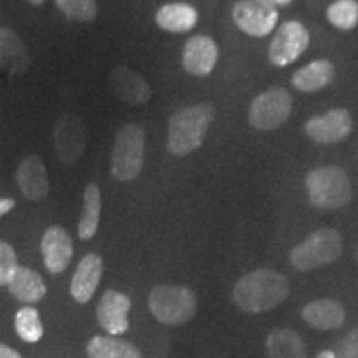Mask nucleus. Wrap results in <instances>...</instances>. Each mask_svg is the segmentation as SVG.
I'll return each mask as SVG.
<instances>
[{
    "instance_id": "nucleus-25",
    "label": "nucleus",
    "mask_w": 358,
    "mask_h": 358,
    "mask_svg": "<svg viewBox=\"0 0 358 358\" xmlns=\"http://www.w3.org/2000/svg\"><path fill=\"white\" fill-rule=\"evenodd\" d=\"M88 358H143L140 348L134 343L118 337L96 335L87 343Z\"/></svg>"
},
{
    "instance_id": "nucleus-7",
    "label": "nucleus",
    "mask_w": 358,
    "mask_h": 358,
    "mask_svg": "<svg viewBox=\"0 0 358 358\" xmlns=\"http://www.w3.org/2000/svg\"><path fill=\"white\" fill-rule=\"evenodd\" d=\"M292 111V96L284 88H271L254 98L249 106V123L262 131L279 128Z\"/></svg>"
},
{
    "instance_id": "nucleus-1",
    "label": "nucleus",
    "mask_w": 358,
    "mask_h": 358,
    "mask_svg": "<svg viewBox=\"0 0 358 358\" xmlns=\"http://www.w3.org/2000/svg\"><path fill=\"white\" fill-rule=\"evenodd\" d=\"M287 277L274 268H257L236 282L232 299L245 313H262L280 306L289 297Z\"/></svg>"
},
{
    "instance_id": "nucleus-24",
    "label": "nucleus",
    "mask_w": 358,
    "mask_h": 358,
    "mask_svg": "<svg viewBox=\"0 0 358 358\" xmlns=\"http://www.w3.org/2000/svg\"><path fill=\"white\" fill-rule=\"evenodd\" d=\"M101 213V192L95 182H88L83 191V208L78 222V237L82 241L92 239L96 234Z\"/></svg>"
},
{
    "instance_id": "nucleus-5",
    "label": "nucleus",
    "mask_w": 358,
    "mask_h": 358,
    "mask_svg": "<svg viewBox=\"0 0 358 358\" xmlns=\"http://www.w3.org/2000/svg\"><path fill=\"white\" fill-rule=\"evenodd\" d=\"M145 163V131L140 124L128 123L118 129L111 153V176L116 181H133Z\"/></svg>"
},
{
    "instance_id": "nucleus-33",
    "label": "nucleus",
    "mask_w": 358,
    "mask_h": 358,
    "mask_svg": "<svg viewBox=\"0 0 358 358\" xmlns=\"http://www.w3.org/2000/svg\"><path fill=\"white\" fill-rule=\"evenodd\" d=\"M317 358H337V357H335V353L332 350H324L317 355Z\"/></svg>"
},
{
    "instance_id": "nucleus-16",
    "label": "nucleus",
    "mask_w": 358,
    "mask_h": 358,
    "mask_svg": "<svg viewBox=\"0 0 358 358\" xmlns=\"http://www.w3.org/2000/svg\"><path fill=\"white\" fill-rule=\"evenodd\" d=\"M108 82L115 95L128 105H143L151 98V88L146 80L127 65L115 66Z\"/></svg>"
},
{
    "instance_id": "nucleus-8",
    "label": "nucleus",
    "mask_w": 358,
    "mask_h": 358,
    "mask_svg": "<svg viewBox=\"0 0 358 358\" xmlns=\"http://www.w3.org/2000/svg\"><path fill=\"white\" fill-rule=\"evenodd\" d=\"M232 20L244 34L261 38L275 29L279 12L264 0H239L232 7Z\"/></svg>"
},
{
    "instance_id": "nucleus-26",
    "label": "nucleus",
    "mask_w": 358,
    "mask_h": 358,
    "mask_svg": "<svg viewBox=\"0 0 358 358\" xmlns=\"http://www.w3.org/2000/svg\"><path fill=\"white\" fill-rule=\"evenodd\" d=\"M15 332L25 343H37L43 337L40 313L32 306H24L15 313Z\"/></svg>"
},
{
    "instance_id": "nucleus-19",
    "label": "nucleus",
    "mask_w": 358,
    "mask_h": 358,
    "mask_svg": "<svg viewBox=\"0 0 358 358\" xmlns=\"http://www.w3.org/2000/svg\"><path fill=\"white\" fill-rule=\"evenodd\" d=\"M30 57L25 43L13 30L0 27V69L13 75L29 70Z\"/></svg>"
},
{
    "instance_id": "nucleus-23",
    "label": "nucleus",
    "mask_w": 358,
    "mask_h": 358,
    "mask_svg": "<svg viewBox=\"0 0 358 358\" xmlns=\"http://www.w3.org/2000/svg\"><path fill=\"white\" fill-rule=\"evenodd\" d=\"M334 75L335 69L329 60H313L295 71L292 75V85L301 92H319L332 83Z\"/></svg>"
},
{
    "instance_id": "nucleus-27",
    "label": "nucleus",
    "mask_w": 358,
    "mask_h": 358,
    "mask_svg": "<svg viewBox=\"0 0 358 358\" xmlns=\"http://www.w3.org/2000/svg\"><path fill=\"white\" fill-rule=\"evenodd\" d=\"M327 19L340 30H352L358 25L357 0H337L327 8Z\"/></svg>"
},
{
    "instance_id": "nucleus-10",
    "label": "nucleus",
    "mask_w": 358,
    "mask_h": 358,
    "mask_svg": "<svg viewBox=\"0 0 358 358\" xmlns=\"http://www.w3.org/2000/svg\"><path fill=\"white\" fill-rule=\"evenodd\" d=\"M53 140H55L57 156L62 163L66 166L78 163L87 146L82 120L70 113L58 116L53 129Z\"/></svg>"
},
{
    "instance_id": "nucleus-28",
    "label": "nucleus",
    "mask_w": 358,
    "mask_h": 358,
    "mask_svg": "<svg viewBox=\"0 0 358 358\" xmlns=\"http://www.w3.org/2000/svg\"><path fill=\"white\" fill-rule=\"evenodd\" d=\"M58 10L75 22H92L98 13L95 0H55Z\"/></svg>"
},
{
    "instance_id": "nucleus-12",
    "label": "nucleus",
    "mask_w": 358,
    "mask_h": 358,
    "mask_svg": "<svg viewBox=\"0 0 358 358\" xmlns=\"http://www.w3.org/2000/svg\"><path fill=\"white\" fill-rule=\"evenodd\" d=\"M352 116L347 110L334 108L324 115L313 116L306 123V133L317 143H338L350 134Z\"/></svg>"
},
{
    "instance_id": "nucleus-3",
    "label": "nucleus",
    "mask_w": 358,
    "mask_h": 358,
    "mask_svg": "<svg viewBox=\"0 0 358 358\" xmlns=\"http://www.w3.org/2000/svg\"><path fill=\"white\" fill-rule=\"evenodd\" d=\"M308 201L320 209H340L352 201V185L347 173L338 166L315 168L307 174Z\"/></svg>"
},
{
    "instance_id": "nucleus-31",
    "label": "nucleus",
    "mask_w": 358,
    "mask_h": 358,
    "mask_svg": "<svg viewBox=\"0 0 358 358\" xmlns=\"http://www.w3.org/2000/svg\"><path fill=\"white\" fill-rule=\"evenodd\" d=\"M15 208V201L10 198H0V217L6 216L7 213H10Z\"/></svg>"
},
{
    "instance_id": "nucleus-29",
    "label": "nucleus",
    "mask_w": 358,
    "mask_h": 358,
    "mask_svg": "<svg viewBox=\"0 0 358 358\" xmlns=\"http://www.w3.org/2000/svg\"><path fill=\"white\" fill-rule=\"evenodd\" d=\"M17 254L10 244L0 241V287L8 285L19 268Z\"/></svg>"
},
{
    "instance_id": "nucleus-20",
    "label": "nucleus",
    "mask_w": 358,
    "mask_h": 358,
    "mask_svg": "<svg viewBox=\"0 0 358 358\" xmlns=\"http://www.w3.org/2000/svg\"><path fill=\"white\" fill-rule=\"evenodd\" d=\"M156 25L171 34L189 32L199 20V13L187 3H166L155 15Z\"/></svg>"
},
{
    "instance_id": "nucleus-21",
    "label": "nucleus",
    "mask_w": 358,
    "mask_h": 358,
    "mask_svg": "<svg viewBox=\"0 0 358 358\" xmlns=\"http://www.w3.org/2000/svg\"><path fill=\"white\" fill-rule=\"evenodd\" d=\"M267 358H307V347L301 334L292 329H274L266 340Z\"/></svg>"
},
{
    "instance_id": "nucleus-32",
    "label": "nucleus",
    "mask_w": 358,
    "mask_h": 358,
    "mask_svg": "<svg viewBox=\"0 0 358 358\" xmlns=\"http://www.w3.org/2000/svg\"><path fill=\"white\" fill-rule=\"evenodd\" d=\"M264 2L271 3V6H274V7H279V6H290V3H292V0H264Z\"/></svg>"
},
{
    "instance_id": "nucleus-35",
    "label": "nucleus",
    "mask_w": 358,
    "mask_h": 358,
    "mask_svg": "<svg viewBox=\"0 0 358 358\" xmlns=\"http://www.w3.org/2000/svg\"><path fill=\"white\" fill-rule=\"evenodd\" d=\"M355 257H357V262H358V248H357V252H355Z\"/></svg>"
},
{
    "instance_id": "nucleus-34",
    "label": "nucleus",
    "mask_w": 358,
    "mask_h": 358,
    "mask_svg": "<svg viewBox=\"0 0 358 358\" xmlns=\"http://www.w3.org/2000/svg\"><path fill=\"white\" fill-rule=\"evenodd\" d=\"M27 2H30L32 6H42L45 0H27Z\"/></svg>"
},
{
    "instance_id": "nucleus-2",
    "label": "nucleus",
    "mask_w": 358,
    "mask_h": 358,
    "mask_svg": "<svg viewBox=\"0 0 358 358\" xmlns=\"http://www.w3.org/2000/svg\"><path fill=\"white\" fill-rule=\"evenodd\" d=\"M214 122V110L208 103L186 106L169 118L168 150L176 156H186L203 145Z\"/></svg>"
},
{
    "instance_id": "nucleus-11",
    "label": "nucleus",
    "mask_w": 358,
    "mask_h": 358,
    "mask_svg": "<svg viewBox=\"0 0 358 358\" xmlns=\"http://www.w3.org/2000/svg\"><path fill=\"white\" fill-rule=\"evenodd\" d=\"M131 310V299L118 290H106L96 307V319L103 330L111 337L128 332V312Z\"/></svg>"
},
{
    "instance_id": "nucleus-30",
    "label": "nucleus",
    "mask_w": 358,
    "mask_h": 358,
    "mask_svg": "<svg viewBox=\"0 0 358 358\" xmlns=\"http://www.w3.org/2000/svg\"><path fill=\"white\" fill-rule=\"evenodd\" d=\"M0 358H22V355L15 348L6 345V343H0Z\"/></svg>"
},
{
    "instance_id": "nucleus-13",
    "label": "nucleus",
    "mask_w": 358,
    "mask_h": 358,
    "mask_svg": "<svg viewBox=\"0 0 358 358\" xmlns=\"http://www.w3.org/2000/svg\"><path fill=\"white\" fill-rule=\"evenodd\" d=\"M43 262L50 274H62L73 257V241L62 226H50L43 232L42 244Z\"/></svg>"
},
{
    "instance_id": "nucleus-18",
    "label": "nucleus",
    "mask_w": 358,
    "mask_h": 358,
    "mask_svg": "<svg viewBox=\"0 0 358 358\" xmlns=\"http://www.w3.org/2000/svg\"><path fill=\"white\" fill-rule=\"evenodd\" d=\"M302 319L315 330H337L345 322V308L335 299H319L302 308Z\"/></svg>"
},
{
    "instance_id": "nucleus-4",
    "label": "nucleus",
    "mask_w": 358,
    "mask_h": 358,
    "mask_svg": "<svg viewBox=\"0 0 358 358\" xmlns=\"http://www.w3.org/2000/svg\"><path fill=\"white\" fill-rule=\"evenodd\" d=\"M153 317L164 325H182L198 310V299L186 285H156L148 297Z\"/></svg>"
},
{
    "instance_id": "nucleus-6",
    "label": "nucleus",
    "mask_w": 358,
    "mask_h": 358,
    "mask_svg": "<svg viewBox=\"0 0 358 358\" xmlns=\"http://www.w3.org/2000/svg\"><path fill=\"white\" fill-rule=\"evenodd\" d=\"M342 254V237L335 229H319L290 250V264L297 271L308 272L329 266Z\"/></svg>"
},
{
    "instance_id": "nucleus-17",
    "label": "nucleus",
    "mask_w": 358,
    "mask_h": 358,
    "mask_svg": "<svg viewBox=\"0 0 358 358\" xmlns=\"http://www.w3.org/2000/svg\"><path fill=\"white\" fill-rule=\"evenodd\" d=\"M103 275V261L98 254H87L80 261L70 284V294L75 302L88 303L96 292Z\"/></svg>"
},
{
    "instance_id": "nucleus-9",
    "label": "nucleus",
    "mask_w": 358,
    "mask_h": 358,
    "mask_svg": "<svg viewBox=\"0 0 358 358\" xmlns=\"http://www.w3.org/2000/svg\"><path fill=\"white\" fill-rule=\"evenodd\" d=\"M308 47V30L301 22H284L277 30L271 45L268 58L275 66H287L294 64Z\"/></svg>"
},
{
    "instance_id": "nucleus-14",
    "label": "nucleus",
    "mask_w": 358,
    "mask_h": 358,
    "mask_svg": "<svg viewBox=\"0 0 358 358\" xmlns=\"http://www.w3.org/2000/svg\"><path fill=\"white\" fill-rule=\"evenodd\" d=\"M217 45L208 35H194L182 48V66L194 77H206L211 73L217 64Z\"/></svg>"
},
{
    "instance_id": "nucleus-22",
    "label": "nucleus",
    "mask_w": 358,
    "mask_h": 358,
    "mask_svg": "<svg viewBox=\"0 0 358 358\" xmlns=\"http://www.w3.org/2000/svg\"><path fill=\"white\" fill-rule=\"evenodd\" d=\"M8 292H10L17 301L22 303H37L47 295V285L38 272L29 267H19L15 275L7 285Z\"/></svg>"
},
{
    "instance_id": "nucleus-15",
    "label": "nucleus",
    "mask_w": 358,
    "mask_h": 358,
    "mask_svg": "<svg viewBox=\"0 0 358 358\" xmlns=\"http://www.w3.org/2000/svg\"><path fill=\"white\" fill-rule=\"evenodd\" d=\"M15 179L20 192L29 201L40 203L50 192L47 169H45L43 161L38 155H30L20 161L19 168H17Z\"/></svg>"
}]
</instances>
